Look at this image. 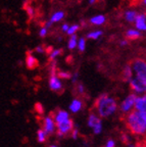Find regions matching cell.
<instances>
[{
  "label": "cell",
  "mask_w": 146,
  "mask_h": 147,
  "mask_svg": "<svg viewBox=\"0 0 146 147\" xmlns=\"http://www.w3.org/2000/svg\"><path fill=\"white\" fill-rule=\"evenodd\" d=\"M53 117H54L56 125L60 124L62 122H66L69 119H71L70 117V113L64 109H57L54 113V115H53Z\"/></svg>",
  "instance_id": "obj_10"
},
{
  "label": "cell",
  "mask_w": 146,
  "mask_h": 147,
  "mask_svg": "<svg viewBox=\"0 0 146 147\" xmlns=\"http://www.w3.org/2000/svg\"><path fill=\"white\" fill-rule=\"evenodd\" d=\"M137 94L136 93H131L126 97L122 103L119 106V110L123 115H128L129 113L133 111V108H135V102H136Z\"/></svg>",
  "instance_id": "obj_4"
},
{
  "label": "cell",
  "mask_w": 146,
  "mask_h": 147,
  "mask_svg": "<svg viewBox=\"0 0 146 147\" xmlns=\"http://www.w3.org/2000/svg\"><path fill=\"white\" fill-rule=\"evenodd\" d=\"M25 9H26V11H27L28 16H30V18H33V16H35V9L33 8V6L27 4V5H25Z\"/></svg>",
  "instance_id": "obj_30"
},
{
  "label": "cell",
  "mask_w": 146,
  "mask_h": 147,
  "mask_svg": "<svg viewBox=\"0 0 146 147\" xmlns=\"http://www.w3.org/2000/svg\"><path fill=\"white\" fill-rule=\"evenodd\" d=\"M62 53V49H52L51 51H49V53H48V58H49V60H56V58L58 57V56H60Z\"/></svg>",
  "instance_id": "obj_23"
},
{
  "label": "cell",
  "mask_w": 146,
  "mask_h": 147,
  "mask_svg": "<svg viewBox=\"0 0 146 147\" xmlns=\"http://www.w3.org/2000/svg\"><path fill=\"white\" fill-rule=\"evenodd\" d=\"M121 140L123 141V143H125L126 145H129L131 143V137L128 133H122L121 134Z\"/></svg>",
  "instance_id": "obj_28"
},
{
  "label": "cell",
  "mask_w": 146,
  "mask_h": 147,
  "mask_svg": "<svg viewBox=\"0 0 146 147\" xmlns=\"http://www.w3.org/2000/svg\"><path fill=\"white\" fill-rule=\"evenodd\" d=\"M76 91L79 95H84L85 92H86V89H85V86L81 83H77V87H76Z\"/></svg>",
  "instance_id": "obj_29"
},
{
  "label": "cell",
  "mask_w": 146,
  "mask_h": 147,
  "mask_svg": "<svg viewBox=\"0 0 146 147\" xmlns=\"http://www.w3.org/2000/svg\"><path fill=\"white\" fill-rule=\"evenodd\" d=\"M104 147H116V141L114 139H108L105 143Z\"/></svg>",
  "instance_id": "obj_35"
},
{
  "label": "cell",
  "mask_w": 146,
  "mask_h": 147,
  "mask_svg": "<svg viewBox=\"0 0 146 147\" xmlns=\"http://www.w3.org/2000/svg\"><path fill=\"white\" fill-rule=\"evenodd\" d=\"M127 147H146V145L144 144V143H137V144L130 143L129 145H127Z\"/></svg>",
  "instance_id": "obj_39"
},
{
  "label": "cell",
  "mask_w": 146,
  "mask_h": 147,
  "mask_svg": "<svg viewBox=\"0 0 146 147\" xmlns=\"http://www.w3.org/2000/svg\"><path fill=\"white\" fill-rule=\"evenodd\" d=\"M100 121H101V117L98 115V113L96 115L94 113H91L89 115V117H88V119H87V125H88L89 128L92 129L94 126H96V125L98 124Z\"/></svg>",
  "instance_id": "obj_19"
},
{
  "label": "cell",
  "mask_w": 146,
  "mask_h": 147,
  "mask_svg": "<svg viewBox=\"0 0 146 147\" xmlns=\"http://www.w3.org/2000/svg\"><path fill=\"white\" fill-rule=\"evenodd\" d=\"M72 83H74V84H77L78 83V80H79V73L78 71H76V73H74L73 75H72Z\"/></svg>",
  "instance_id": "obj_36"
},
{
  "label": "cell",
  "mask_w": 146,
  "mask_h": 147,
  "mask_svg": "<svg viewBox=\"0 0 146 147\" xmlns=\"http://www.w3.org/2000/svg\"><path fill=\"white\" fill-rule=\"evenodd\" d=\"M129 84L131 90L137 95L146 93V76H135Z\"/></svg>",
  "instance_id": "obj_3"
},
{
  "label": "cell",
  "mask_w": 146,
  "mask_h": 147,
  "mask_svg": "<svg viewBox=\"0 0 146 147\" xmlns=\"http://www.w3.org/2000/svg\"><path fill=\"white\" fill-rule=\"evenodd\" d=\"M75 128V125L72 119H69L66 122H62L60 124L56 125V135L57 137L59 138H64L66 137L69 134L72 133V131Z\"/></svg>",
  "instance_id": "obj_5"
},
{
  "label": "cell",
  "mask_w": 146,
  "mask_h": 147,
  "mask_svg": "<svg viewBox=\"0 0 146 147\" xmlns=\"http://www.w3.org/2000/svg\"><path fill=\"white\" fill-rule=\"evenodd\" d=\"M70 26H71V25H69V24H66V23H64V24H62V28H60V29H62V32L66 33L68 31H69Z\"/></svg>",
  "instance_id": "obj_37"
},
{
  "label": "cell",
  "mask_w": 146,
  "mask_h": 147,
  "mask_svg": "<svg viewBox=\"0 0 146 147\" xmlns=\"http://www.w3.org/2000/svg\"><path fill=\"white\" fill-rule=\"evenodd\" d=\"M133 75H134V71H133L132 64L131 63L126 64L125 67H124L123 71H122V79H123L125 82L130 83V81L134 78Z\"/></svg>",
  "instance_id": "obj_11"
},
{
  "label": "cell",
  "mask_w": 146,
  "mask_h": 147,
  "mask_svg": "<svg viewBox=\"0 0 146 147\" xmlns=\"http://www.w3.org/2000/svg\"><path fill=\"white\" fill-rule=\"evenodd\" d=\"M83 106H84L83 101L81 100L80 98H75L71 102L69 108H70V110H71L73 113H79L80 110L83 109Z\"/></svg>",
  "instance_id": "obj_16"
},
{
  "label": "cell",
  "mask_w": 146,
  "mask_h": 147,
  "mask_svg": "<svg viewBox=\"0 0 146 147\" xmlns=\"http://www.w3.org/2000/svg\"><path fill=\"white\" fill-rule=\"evenodd\" d=\"M78 42H79V38L77 35H72L70 36L69 41H68V48L70 50H74V49L78 48Z\"/></svg>",
  "instance_id": "obj_20"
},
{
  "label": "cell",
  "mask_w": 146,
  "mask_h": 147,
  "mask_svg": "<svg viewBox=\"0 0 146 147\" xmlns=\"http://www.w3.org/2000/svg\"><path fill=\"white\" fill-rule=\"evenodd\" d=\"M80 27H81V25H78V24H74V25H71V26H70L69 31L66 32V35H69V36H72V35L77 34V32L79 31Z\"/></svg>",
  "instance_id": "obj_25"
},
{
  "label": "cell",
  "mask_w": 146,
  "mask_h": 147,
  "mask_svg": "<svg viewBox=\"0 0 146 147\" xmlns=\"http://www.w3.org/2000/svg\"><path fill=\"white\" fill-rule=\"evenodd\" d=\"M35 110H36L39 115H43V113H44L43 106H42L41 103H36V104H35Z\"/></svg>",
  "instance_id": "obj_32"
},
{
  "label": "cell",
  "mask_w": 146,
  "mask_h": 147,
  "mask_svg": "<svg viewBox=\"0 0 146 147\" xmlns=\"http://www.w3.org/2000/svg\"><path fill=\"white\" fill-rule=\"evenodd\" d=\"M48 35V28H46L45 26L42 28H40V30H39V36L41 37V38H44Z\"/></svg>",
  "instance_id": "obj_31"
},
{
  "label": "cell",
  "mask_w": 146,
  "mask_h": 147,
  "mask_svg": "<svg viewBox=\"0 0 146 147\" xmlns=\"http://www.w3.org/2000/svg\"><path fill=\"white\" fill-rule=\"evenodd\" d=\"M135 28L141 32H146V13L140 12L135 20Z\"/></svg>",
  "instance_id": "obj_9"
},
{
  "label": "cell",
  "mask_w": 146,
  "mask_h": 147,
  "mask_svg": "<svg viewBox=\"0 0 146 147\" xmlns=\"http://www.w3.org/2000/svg\"><path fill=\"white\" fill-rule=\"evenodd\" d=\"M64 16H66V13H64V11H62V10H57V11H54L52 14H51V16L49 18L48 21L50 22V23L53 25V24H56V23L62 22L64 18Z\"/></svg>",
  "instance_id": "obj_18"
},
{
  "label": "cell",
  "mask_w": 146,
  "mask_h": 147,
  "mask_svg": "<svg viewBox=\"0 0 146 147\" xmlns=\"http://www.w3.org/2000/svg\"><path fill=\"white\" fill-rule=\"evenodd\" d=\"M72 75L70 71H57V76L59 77L60 79H64V80H70L72 78Z\"/></svg>",
  "instance_id": "obj_26"
},
{
  "label": "cell",
  "mask_w": 146,
  "mask_h": 147,
  "mask_svg": "<svg viewBox=\"0 0 146 147\" xmlns=\"http://www.w3.org/2000/svg\"><path fill=\"white\" fill-rule=\"evenodd\" d=\"M71 136H72V138H73L74 140H77L78 138H79V130H78L77 128H74V130L72 131V133H71Z\"/></svg>",
  "instance_id": "obj_33"
},
{
  "label": "cell",
  "mask_w": 146,
  "mask_h": 147,
  "mask_svg": "<svg viewBox=\"0 0 146 147\" xmlns=\"http://www.w3.org/2000/svg\"><path fill=\"white\" fill-rule=\"evenodd\" d=\"M141 3H142V4L144 5V6L146 7V0H141Z\"/></svg>",
  "instance_id": "obj_41"
},
{
  "label": "cell",
  "mask_w": 146,
  "mask_h": 147,
  "mask_svg": "<svg viewBox=\"0 0 146 147\" xmlns=\"http://www.w3.org/2000/svg\"><path fill=\"white\" fill-rule=\"evenodd\" d=\"M125 123L127 129L135 136H143L146 134V111L133 110L126 115Z\"/></svg>",
  "instance_id": "obj_1"
},
{
  "label": "cell",
  "mask_w": 146,
  "mask_h": 147,
  "mask_svg": "<svg viewBox=\"0 0 146 147\" xmlns=\"http://www.w3.org/2000/svg\"><path fill=\"white\" fill-rule=\"evenodd\" d=\"M102 129H103L102 128V121H100L96 126H94L93 128H92V130H93V133L95 134V135H99V134L102 132Z\"/></svg>",
  "instance_id": "obj_27"
},
{
  "label": "cell",
  "mask_w": 146,
  "mask_h": 147,
  "mask_svg": "<svg viewBox=\"0 0 146 147\" xmlns=\"http://www.w3.org/2000/svg\"><path fill=\"white\" fill-rule=\"evenodd\" d=\"M86 49V38L84 37H80L79 38V42H78V50L80 52H84Z\"/></svg>",
  "instance_id": "obj_24"
},
{
  "label": "cell",
  "mask_w": 146,
  "mask_h": 147,
  "mask_svg": "<svg viewBox=\"0 0 146 147\" xmlns=\"http://www.w3.org/2000/svg\"><path fill=\"white\" fill-rule=\"evenodd\" d=\"M131 64L135 76H146V59L141 57L134 58Z\"/></svg>",
  "instance_id": "obj_6"
},
{
  "label": "cell",
  "mask_w": 146,
  "mask_h": 147,
  "mask_svg": "<svg viewBox=\"0 0 146 147\" xmlns=\"http://www.w3.org/2000/svg\"><path fill=\"white\" fill-rule=\"evenodd\" d=\"M106 22V16H103V14H96L93 16L92 18H90L89 24L92 26H95V27H99V26H102Z\"/></svg>",
  "instance_id": "obj_15"
},
{
  "label": "cell",
  "mask_w": 146,
  "mask_h": 147,
  "mask_svg": "<svg viewBox=\"0 0 146 147\" xmlns=\"http://www.w3.org/2000/svg\"><path fill=\"white\" fill-rule=\"evenodd\" d=\"M48 86L49 89L53 92H62L64 90V85H62V79L57 76V74H52L49 75L48 78Z\"/></svg>",
  "instance_id": "obj_7"
},
{
  "label": "cell",
  "mask_w": 146,
  "mask_h": 147,
  "mask_svg": "<svg viewBox=\"0 0 146 147\" xmlns=\"http://www.w3.org/2000/svg\"><path fill=\"white\" fill-rule=\"evenodd\" d=\"M142 37V32L138 29H128L125 32V38L128 40H137Z\"/></svg>",
  "instance_id": "obj_14"
},
{
  "label": "cell",
  "mask_w": 146,
  "mask_h": 147,
  "mask_svg": "<svg viewBox=\"0 0 146 147\" xmlns=\"http://www.w3.org/2000/svg\"><path fill=\"white\" fill-rule=\"evenodd\" d=\"M47 138H48V133L43 128L39 129L38 131H37V140H38V142L44 143L47 140Z\"/></svg>",
  "instance_id": "obj_22"
},
{
  "label": "cell",
  "mask_w": 146,
  "mask_h": 147,
  "mask_svg": "<svg viewBox=\"0 0 146 147\" xmlns=\"http://www.w3.org/2000/svg\"><path fill=\"white\" fill-rule=\"evenodd\" d=\"M135 110L146 111V93L137 96L136 102H135Z\"/></svg>",
  "instance_id": "obj_12"
},
{
  "label": "cell",
  "mask_w": 146,
  "mask_h": 147,
  "mask_svg": "<svg viewBox=\"0 0 146 147\" xmlns=\"http://www.w3.org/2000/svg\"><path fill=\"white\" fill-rule=\"evenodd\" d=\"M138 13H139V12H137L136 10H134V9H127V10H125V12H124V18H125V21L127 22V23L134 24Z\"/></svg>",
  "instance_id": "obj_17"
},
{
  "label": "cell",
  "mask_w": 146,
  "mask_h": 147,
  "mask_svg": "<svg viewBox=\"0 0 146 147\" xmlns=\"http://www.w3.org/2000/svg\"><path fill=\"white\" fill-rule=\"evenodd\" d=\"M103 35V32L101 30H94V31H91L87 34L86 38L87 39H90V40H99L102 37Z\"/></svg>",
  "instance_id": "obj_21"
},
{
  "label": "cell",
  "mask_w": 146,
  "mask_h": 147,
  "mask_svg": "<svg viewBox=\"0 0 146 147\" xmlns=\"http://www.w3.org/2000/svg\"><path fill=\"white\" fill-rule=\"evenodd\" d=\"M24 1H26V2H28V1H30V0H24Z\"/></svg>",
  "instance_id": "obj_43"
},
{
  "label": "cell",
  "mask_w": 146,
  "mask_h": 147,
  "mask_svg": "<svg viewBox=\"0 0 146 147\" xmlns=\"http://www.w3.org/2000/svg\"><path fill=\"white\" fill-rule=\"evenodd\" d=\"M96 2H97V0H88V3H89L90 5H93V4H95Z\"/></svg>",
  "instance_id": "obj_40"
},
{
  "label": "cell",
  "mask_w": 146,
  "mask_h": 147,
  "mask_svg": "<svg viewBox=\"0 0 146 147\" xmlns=\"http://www.w3.org/2000/svg\"><path fill=\"white\" fill-rule=\"evenodd\" d=\"M128 45H129V40L127 39V38L120 41V46H121V47H126V46H128Z\"/></svg>",
  "instance_id": "obj_38"
},
{
  "label": "cell",
  "mask_w": 146,
  "mask_h": 147,
  "mask_svg": "<svg viewBox=\"0 0 146 147\" xmlns=\"http://www.w3.org/2000/svg\"><path fill=\"white\" fill-rule=\"evenodd\" d=\"M46 51V48L44 47L43 45H39L37 46L36 48H35V52L37 53H40V54H42V53H44Z\"/></svg>",
  "instance_id": "obj_34"
},
{
  "label": "cell",
  "mask_w": 146,
  "mask_h": 147,
  "mask_svg": "<svg viewBox=\"0 0 146 147\" xmlns=\"http://www.w3.org/2000/svg\"><path fill=\"white\" fill-rule=\"evenodd\" d=\"M94 108L100 117H108L119 109L118 102L114 97H110L107 93H103L94 102Z\"/></svg>",
  "instance_id": "obj_2"
},
{
  "label": "cell",
  "mask_w": 146,
  "mask_h": 147,
  "mask_svg": "<svg viewBox=\"0 0 146 147\" xmlns=\"http://www.w3.org/2000/svg\"><path fill=\"white\" fill-rule=\"evenodd\" d=\"M26 64H27V67L29 69H34L38 67L39 61L36 58V56H35L32 52L27 53V56H26Z\"/></svg>",
  "instance_id": "obj_13"
},
{
  "label": "cell",
  "mask_w": 146,
  "mask_h": 147,
  "mask_svg": "<svg viewBox=\"0 0 146 147\" xmlns=\"http://www.w3.org/2000/svg\"><path fill=\"white\" fill-rule=\"evenodd\" d=\"M50 147H57V146L55 144H52V145H50Z\"/></svg>",
  "instance_id": "obj_42"
},
{
  "label": "cell",
  "mask_w": 146,
  "mask_h": 147,
  "mask_svg": "<svg viewBox=\"0 0 146 147\" xmlns=\"http://www.w3.org/2000/svg\"><path fill=\"white\" fill-rule=\"evenodd\" d=\"M42 128L48 133V135H52L56 133V123L52 115H47L44 117L42 121Z\"/></svg>",
  "instance_id": "obj_8"
}]
</instances>
